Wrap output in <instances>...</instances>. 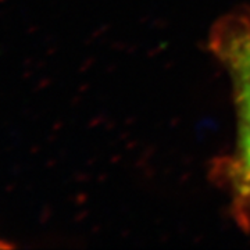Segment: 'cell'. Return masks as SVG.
I'll list each match as a JSON object with an SVG mask.
<instances>
[{"mask_svg": "<svg viewBox=\"0 0 250 250\" xmlns=\"http://www.w3.org/2000/svg\"><path fill=\"white\" fill-rule=\"evenodd\" d=\"M211 50L228 72L238 117L235 175L243 192L250 193V14L235 13L221 18L213 29Z\"/></svg>", "mask_w": 250, "mask_h": 250, "instance_id": "obj_1", "label": "cell"}]
</instances>
